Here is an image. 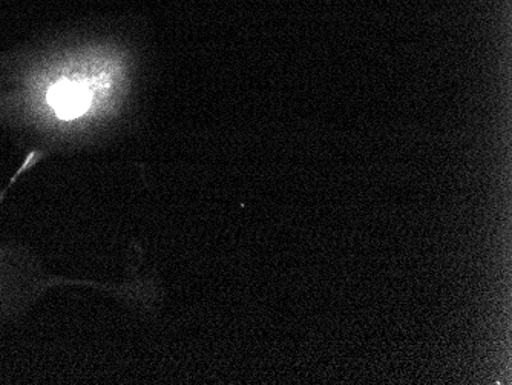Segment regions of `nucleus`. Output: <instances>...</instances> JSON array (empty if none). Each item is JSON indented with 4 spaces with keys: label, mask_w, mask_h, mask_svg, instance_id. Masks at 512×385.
<instances>
[{
    "label": "nucleus",
    "mask_w": 512,
    "mask_h": 385,
    "mask_svg": "<svg viewBox=\"0 0 512 385\" xmlns=\"http://www.w3.org/2000/svg\"><path fill=\"white\" fill-rule=\"evenodd\" d=\"M111 63L103 60L88 62L48 86L46 105L50 106L54 116L68 122L99 108L114 88L117 70Z\"/></svg>",
    "instance_id": "nucleus-1"
}]
</instances>
